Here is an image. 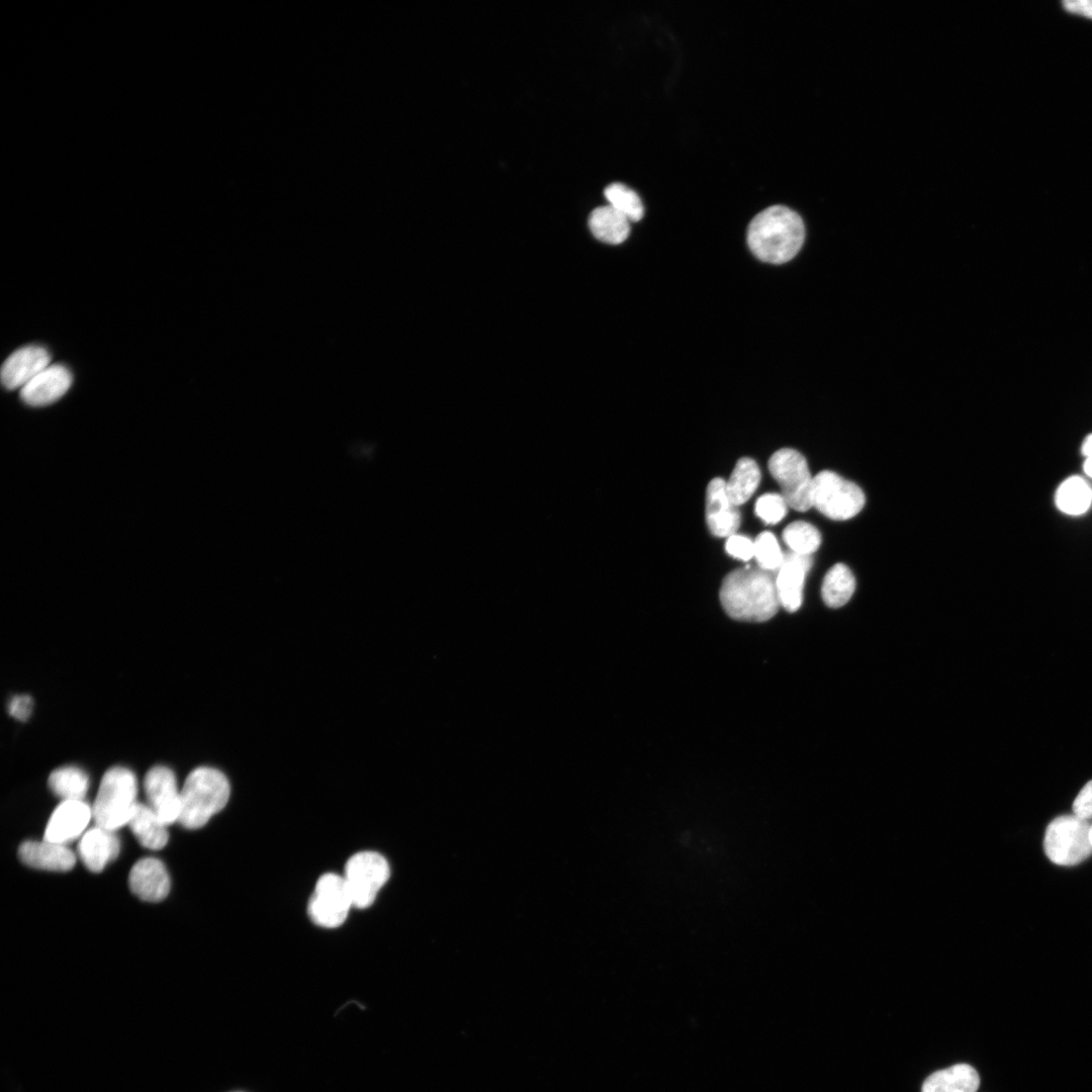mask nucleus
<instances>
[{
    "label": "nucleus",
    "instance_id": "nucleus-1",
    "mask_svg": "<svg viewBox=\"0 0 1092 1092\" xmlns=\"http://www.w3.org/2000/svg\"><path fill=\"white\" fill-rule=\"evenodd\" d=\"M719 595L725 612L739 621H767L781 607L776 576L759 567L747 566L728 573Z\"/></svg>",
    "mask_w": 1092,
    "mask_h": 1092
},
{
    "label": "nucleus",
    "instance_id": "nucleus-2",
    "mask_svg": "<svg viewBox=\"0 0 1092 1092\" xmlns=\"http://www.w3.org/2000/svg\"><path fill=\"white\" fill-rule=\"evenodd\" d=\"M805 240L801 216L785 205L769 206L750 221L747 244L753 255L766 263L783 264L793 259Z\"/></svg>",
    "mask_w": 1092,
    "mask_h": 1092
},
{
    "label": "nucleus",
    "instance_id": "nucleus-3",
    "mask_svg": "<svg viewBox=\"0 0 1092 1092\" xmlns=\"http://www.w3.org/2000/svg\"><path fill=\"white\" fill-rule=\"evenodd\" d=\"M178 822L187 829L204 826L226 805L231 788L226 777L216 768L200 766L186 778L181 790Z\"/></svg>",
    "mask_w": 1092,
    "mask_h": 1092
},
{
    "label": "nucleus",
    "instance_id": "nucleus-4",
    "mask_svg": "<svg viewBox=\"0 0 1092 1092\" xmlns=\"http://www.w3.org/2000/svg\"><path fill=\"white\" fill-rule=\"evenodd\" d=\"M136 793V780L130 769L123 766L107 769L92 807L97 826L115 831L128 824L138 804Z\"/></svg>",
    "mask_w": 1092,
    "mask_h": 1092
},
{
    "label": "nucleus",
    "instance_id": "nucleus-5",
    "mask_svg": "<svg viewBox=\"0 0 1092 1092\" xmlns=\"http://www.w3.org/2000/svg\"><path fill=\"white\" fill-rule=\"evenodd\" d=\"M1090 824L1076 814L1055 818L1046 827L1043 846L1046 856L1060 866H1074L1092 852Z\"/></svg>",
    "mask_w": 1092,
    "mask_h": 1092
},
{
    "label": "nucleus",
    "instance_id": "nucleus-6",
    "mask_svg": "<svg viewBox=\"0 0 1092 1092\" xmlns=\"http://www.w3.org/2000/svg\"><path fill=\"white\" fill-rule=\"evenodd\" d=\"M861 488L830 470L820 471L813 479L812 507L825 517L843 521L856 516L864 506Z\"/></svg>",
    "mask_w": 1092,
    "mask_h": 1092
},
{
    "label": "nucleus",
    "instance_id": "nucleus-7",
    "mask_svg": "<svg viewBox=\"0 0 1092 1092\" xmlns=\"http://www.w3.org/2000/svg\"><path fill=\"white\" fill-rule=\"evenodd\" d=\"M768 469L790 508L799 512L812 508L814 477L800 452L791 448L776 451L768 460Z\"/></svg>",
    "mask_w": 1092,
    "mask_h": 1092
},
{
    "label": "nucleus",
    "instance_id": "nucleus-8",
    "mask_svg": "<svg viewBox=\"0 0 1092 1092\" xmlns=\"http://www.w3.org/2000/svg\"><path fill=\"white\" fill-rule=\"evenodd\" d=\"M390 870L387 860L374 851H361L351 856L346 866L344 880L353 907L366 908L375 900L387 882Z\"/></svg>",
    "mask_w": 1092,
    "mask_h": 1092
},
{
    "label": "nucleus",
    "instance_id": "nucleus-9",
    "mask_svg": "<svg viewBox=\"0 0 1092 1092\" xmlns=\"http://www.w3.org/2000/svg\"><path fill=\"white\" fill-rule=\"evenodd\" d=\"M353 907L343 876L329 873L316 882L308 902V915L312 922L325 928L340 926Z\"/></svg>",
    "mask_w": 1092,
    "mask_h": 1092
},
{
    "label": "nucleus",
    "instance_id": "nucleus-10",
    "mask_svg": "<svg viewBox=\"0 0 1092 1092\" xmlns=\"http://www.w3.org/2000/svg\"><path fill=\"white\" fill-rule=\"evenodd\" d=\"M148 806L166 824L178 821L181 810V791L171 768L156 765L148 770L144 779Z\"/></svg>",
    "mask_w": 1092,
    "mask_h": 1092
},
{
    "label": "nucleus",
    "instance_id": "nucleus-11",
    "mask_svg": "<svg viewBox=\"0 0 1092 1092\" xmlns=\"http://www.w3.org/2000/svg\"><path fill=\"white\" fill-rule=\"evenodd\" d=\"M92 817V808L83 800H64L51 815L43 839L60 844L73 841Z\"/></svg>",
    "mask_w": 1092,
    "mask_h": 1092
},
{
    "label": "nucleus",
    "instance_id": "nucleus-12",
    "mask_svg": "<svg viewBox=\"0 0 1092 1092\" xmlns=\"http://www.w3.org/2000/svg\"><path fill=\"white\" fill-rule=\"evenodd\" d=\"M812 561V556L789 551L777 570L776 586L780 605L790 613L796 612L802 605L805 576Z\"/></svg>",
    "mask_w": 1092,
    "mask_h": 1092
},
{
    "label": "nucleus",
    "instance_id": "nucleus-13",
    "mask_svg": "<svg viewBox=\"0 0 1092 1092\" xmlns=\"http://www.w3.org/2000/svg\"><path fill=\"white\" fill-rule=\"evenodd\" d=\"M740 512L726 492V481L712 479L706 491V522L710 532L717 537L735 534L740 525Z\"/></svg>",
    "mask_w": 1092,
    "mask_h": 1092
},
{
    "label": "nucleus",
    "instance_id": "nucleus-14",
    "mask_svg": "<svg viewBox=\"0 0 1092 1092\" xmlns=\"http://www.w3.org/2000/svg\"><path fill=\"white\" fill-rule=\"evenodd\" d=\"M51 355L40 346L30 345L14 351L3 363L1 380L8 389L22 388L35 375L47 368Z\"/></svg>",
    "mask_w": 1092,
    "mask_h": 1092
},
{
    "label": "nucleus",
    "instance_id": "nucleus-15",
    "mask_svg": "<svg viewBox=\"0 0 1092 1092\" xmlns=\"http://www.w3.org/2000/svg\"><path fill=\"white\" fill-rule=\"evenodd\" d=\"M71 384L72 374L66 366L49 365L20 388V396L29 405H48L61 398Z\"/></svg>",
    "mask_w": 1092,
    "mask_h": 1092
},
{
    "label": "nucleus",
    "instance_id": "nucleus-16",
    "mask_svg": "<svg viewBox=\"0 0 1092 1092\" xmlns=\"http://www.w3.org/2000/svg\"><path fill=\"white\" fill-rule=\"evenodd\" d=\"M131 892L148 902H159L170 891V878L164 863L155 857H144L131 868L128 876Z\"/></svg>",
    "mask_w": 1092,
    "mask_h": 1092
},
{
    "label": "nucleus",
    "instance_id": "nucleus-17",
    "mask_svg": "<svg viewBox=\"0 0 1092 1092\" xmlns=\"http://www.w3.org/2000/svg\"><path fill=\"white\" fill-rule=\"evenodd\" d=\"M19 859L28 867L54 871L67 872L74 868L76 856L65 844L47 840H26L18 847Z\"/></svg>",
    "mask_w": 1092,
    "mask_h": 1092
},
{
    "label": "nucleus",
    "instance_id": "nucleus-18",
    "mask_svg": "<svg viewBox=\"0 0 1092 1092\" xmlns=\"http://www.w3.org/2000/svg\"><path fill=\"white\" fill-rule=\"evenodd\" d=\"M120 842L114 831L100 826L90 828L78 843V853L84 866L93 873L101 872L115 859Z\"/></svg>",
    "mask_w": 1092,
    "mask_h": 1092
},
{
    "label": "nucleus",
    "instance_id": "nucleus-19",
    "mask_svg": "<svg viewBox=\"0 0 1092 1092\" xmlns=\"http://www.w3.org/2000/svg\"><path fill=\"white\" fill-rule=\"evenodd\" d=\"M979 1086L978 1072L968 1064H957L928 1076L921 1092H976Z\"/></svg>",
    "mask_w": 1092,
    "mask_h": 1092
},
{
    "label": "nucleus",
    "instance_id": "nucleus-20",
    "mask_svg": "<svg viewBox=\"0 0 1092 1092\" xmlns=\"http://www.w3.org/2000/svg\"><path fill=\"white\" fill-rule=\"evenodd\" d=\"M127 825L146 848L161 849L168 842L167 825L148 805L138 803Z\"/></svg>",
    "mask_w": 1092,
    "mask_h": 1092
},
{
    "label": "nucleus",
    "instance_id": "nucleus-21",
    "mask_svg": "<svg viewBox=\"0 0 1092 1092\" xmlns=\"http://www.w3.org/2000/svg\"><path fill=\"white\" fill-rule=\"evenodd\" d=\"M630 220L611 205L595 208L588 218L592 234L601 242L617 245L630 233Z\"/></svg>",
    "mask_w": 1092,
    "mask_h": 1092
},
{
    "label": "nucleus",
    "instance_id": "nucleus-22",
    "mask_svg": "<svg viewBox=\"0 0 1092 1092\" xmlns=\"http://www.w3.org/2000/svg\"><path fill=\"white\" fill-rule=\"evenodd\" d=\"M1055 503L1057 508L1067 515H1082L1092 504V487L1081 476L1068 477L1059 485Z\"/></svg>",
    "mask_w": 1092,
    "mask_h": 1092
},
{
    "label": "nucleus",
    "instance_id": "nucleus-23",
    "mask_svg": "<svg viewBox=\"0 0 1092 1092\" xmlns=\"http://www.w3.org/2000/svg\"><path fill=\"white\" fill-rule=\"evenodd\" d=\"M760 481V471L751 458L737 461L730 478L726 482V492L731 502L739 507L746 503L756 490Z\"/></svg>",
    "mask_w": 1092,
    "mask_h": 1092
},
{
    "label": "nucleus",
    "instance_id": "nucleus-24",
    "mask_svg": "<svg viewBox=\"0 0 1092 1092\" xmlns=\"http://www.w3.org/2000/svg\"><path fill=\"white\" fill-rule=\"evenodd\" d=\"M855 589V578L843 563L834 564L826 572L821 586L823 602L830 608L844 606Z\"/></svg>",
    "mask_w": 1092,
    "mask_h": 1092
},
{
    "label": "nucleus",
    "instance_id": "nucleus-25",
    "mask_svg": "<svg viewBox=\"0 0 1092 1092\" xmlns=\"http://www.w3.org/2000/svg\"><path fill=\"white\" fill-rule=\"evenodd\" d=\"M49 787L63 801L82 800L88 791L89 779L82 768L65 765L51 772Z\"/></svg>",
    "mask_w": 1092,
    "mask_h": 1092
},
{
    "label": "nucleus",
    "instance_id": "nucleus-26",
    "mask_svg": "<svg viewBox=\"0 0 1092 1092\" xmlns=\"http://www.w3.org/2000/svg\"><path fill=\"white\" fill-rule=\"evenodd\" d=\"M783 540L790 551L811 556L821 544V535L812 524L796 521L784 529Z\"/></svg>",
    "mask_w": 1092,
    "mask_h": 1092
},
{
    "label": "nucleus",
    "instance_id": "nucleus-27",
    "mask_svg": "<svg viewBox=\"0 0 1092 1092\" xmlns=\"http://www.w3.org/2000/svg\"><path fill=\"white\" fill-rule=\"evenodd\" d=\"M609 205L614 207L631 222L638 221L644 214V207L639 195L623 183H612L605 189Z\"/></svg>",
    "mask_w": 1092,
    "mask_h": 1092
},
{
    "label": "nucleus",
    "instance_id": "nucleus-28",
    "mask_svg": "<svg viewBox=\"0 0 1092 1092\" xmlns=\"http://www.w3.org/2000/svg\"><path fill=\"white\" fill-rule=\"evenodd\" d=\"M784 555L776 536L771 532H762L754 540V555L759 568L772 572L778 570Z\"/></svg>",
    "mask_w": 1092,
    "mask_h": 1092
},
{
    "label": "nucleus",
    "instance_id": "nucleus-29",
    "mask_svg": "<svg viewBox=\"0 0 1092 1092\" xmlns=\"http://www.w3.org/2000/svg\"><path fill=\"white\" fill-rule=\"evenodd\" d=\"M788 504L780 493H764L759 496L755 504V514L767 525H774L783 520L788 511Z\"/></svg>",
    "mask_w": 1092,
    "mask_h": 1092
},
{
    "label": "nucleus",
    "instance_id": "nucleus-30",
    "mask_svg": "<svg viewBox=\"0 0 1092 1092\" xmlns=\"http://www.w3.org/2000/svg\"><path fill=\"white\" fill-rule=\"evenodd\" d=\"M725 549L730 556L748 561L754 555V541L746 536L733 534L727 538Z\"/></svg>",
    "mask_w": 1092,
    "mask_h": 1092
},
{
    "label": "nucleus",
    "instance_id": "nucleus-31",
    "mask_svg": "<svg viewBox=\"0 0 1092 1092\" xmlns=\"http://www.w3.org/2000/svg\"><path fill=\"white\" fill-rule=\"evenodd\" d=\"M1073 813L1081 818H1092V780L1079 792L1073 802Z\"/></svg>",
    "mask_w": 1092,
    "mask_h": 1092
},
{
    "label": "nucleus",
    "instance_id": "nucleus-32",
    "mask_svg": "<svg viewBox=\"0 0 1092 1092\" xmlns=\"http://www.w3.org/2000/svg\"><path fill=\"white\" fill-rule=\"evenodd\" d=\"M32 711V699L27 695L14 696L8 704L9 714L17 720H26Z\"/></svg>",
    "mask_w": 1092,
    "mask_h": 1092
},
{
    "label": "nucleus",
    "instance_id": "nucleus-33",
    "mask_svg": "<svg viewBox=\"0 0 1092 1092\" xmlns=\"http://www.w3.org/2000/svg\"><path fill=\"white\" fill-rule=\"evenodd\" d=\"M1062 4L1068 12L1092 19V0H1065Z\"/></svg>",
    "mask_w": 1092,
    "mask_h": 1092
},
{
    "label": "nucleus",
    "instance_id": "nucleus-34",
    "mask_svg": "<svg viewBox=\"0 0 1092 1092\" xmlns=\"http://www.w3.org/2000/svg\"><path fill=\"white\" fill-rule=\"evenodd\" d=\"M1082 454L1086 457L1092 456V434L1086 437L1081 448Z\"/></svg>",
    "mask_w": 1092,
    "mask_h": 1092
},
{
    "label": "nucleus",
    "instance_id": "nucleus-35",
    "mask_svg": "<svg viewBox=\"0 0 1092 1092\" xmlns=\"http://www.w3.org/2000/svg\"><path fill=\"white\" fill-rule=\"evenodd\" d=\"M1083 468L1085 473L1092 478V456L1086 457Z\"/></svg>",
    "mask_w": 1092,
    "mask_h": 1092
},
{
    "label": "nucleus",
    "instance_id": "nucleus-36",
    "mask_svg": "<svg viewBox=\"0 0 1092 1092\" xmlns=\"http://www.w3.org/2000/svg\"><path fill=\"white\" fill-rule=\"evenodd\" d=\"M1090 841H1091V844H1092V825L1090 826Z\"/></svg>",
    "mask_w": 1092,
    "mask_h": 1092
},
{
    "label": "nucleus",
    "instance_id": "nucleus-37",
    "mask_svg": "<svg viewBox=\"0 0 1092 1092\" xmlns=\"http://www.w3.org/2000/svg\"><path fill=\"white\" fill-rule=\"evenodd\" d=\"M236 1092H242V1091H236Z\"/></svg>",
    "mask_w": 1092,
    "mask_h": 1092
}]
</instances>
